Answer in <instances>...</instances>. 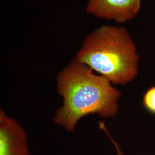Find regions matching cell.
<instances>
[{
	"instance_id": "1",
	"label": "cell",
	"mask_w": 155,
	"mask_h": 155,
	"mask_svg": "<svg viewBox=\"0 0 155 155\" xmlns=\"http://www.w3.org/2000/svg\"><path fill=\"white\" fill-rule=\"evenodd\" d=\"M56 90L63 101L56 110L54 122L70 133L84 117L97 114L110 118L119 110L121 91L83 63L72 61L59 72Z\"/></svg>"
},
{
	"instance_id": "2",
	"label": "cell",
	"mask_w": 155,
	"mask_h": 155,
	"mask_svg": "<svg viewBox=\"0 0 155 155\" xmlns=\"http://www.w3.org/2000/svg\"><path fill=\"white\" fill-rule=\"evenodd\" d=\"M72 61L86 64L112 84L129 83L139 71L136 47L127 31L118 26L103 25L90 32Z\"/></svg>"
},
{
	"instance_id": "3",
	"label": "cell",
	"mask_w": 155,
	"mask_h": 155,
	"mask_svg": "<svg viewBox=\"0 0 155 155\" xmlns=\"http://www.w3.org/2000/svg\"><path fill=\"white\" fill-rule=\"evenodd\" d=\"M141 8V0H88L86 12L101 19L122 23L133 19Z\"/></svg>"
},
{
	"instance_id": "4",
	"label": "cell",
	"mask_w": 155,
	"mask_h": 155,
	"mask_svg": "<svg viewBox=\"0 0 155 155\" xmlns=\"http://www.w3.org/2000/svg\"><path fill=\"white\" fill-rule=\"evenodd\" d=\"M28 136L15 118L0 109V155H29Z\"/></svg>"
},
{
	"instance_id": "5",
	"label": "cell",
	"mask_w": 155,
	"mask_h": 155,
	"mask_svg": "<svg viewBox=\"0 0 155 155\" xmlns=\"http://www.w3.org/2000/svg\"><path fill=\"white\" fill-rule=\"evenodd\" d=\"M143 105L147 111L155 115V86L145 92L143 97Z\"/></svg>"
},
{
	"instance_id": "6",
	"label": "cell",
	"mask_w": 155,
	"mask_h": 155,
	"mask_svg": "<svg viewBox=\"0 0 155 155\" xmlns=\"http://www.w3.org/2000/svg\"><path fill=\"white\" fill-rule=\"evenodd\" d=\"M99 127L101 129L103 130L106 134H107V136L109 137V138L110 140L111 143L113 144L114 148H115V150H116V155H124L122 150L121 149L119 144H118V143L112 137V136H111L109 132L107 127H106L105 123L103 122H99Z\"/></svg>"
}]
</instances>
